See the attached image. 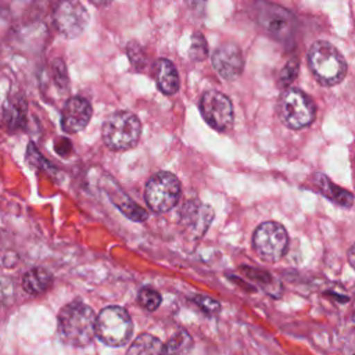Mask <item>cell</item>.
<instances>
[{"mask_svg":"<svg viewBox=\"0 0 355 355\" xmlns=\"http://www.w3.org/2000/svg\"><path fill=\"white\" fill-rule=\"evenodd\" d=\"M57 331L62 343L85 347L96 336L94 311L82 301H72L61 308L57 318Z\"/></svg>","mask_w":355,"mask_h":355,"instance_id":"1","label":"cell"},{"mask_svg":"<svg viewBox=\"0 0 355 355\" xmlns=\"http://www.w3.org/2000/svg\"><path fill=\"white\" fill-rule=\"evenodd\" d=\"M308 65L315 79L323 86L340 83L347 73V62L338 49L326 40L315 42L308 51Z\"/></svg>","mask_w":355,"mask_h":355,"instance_id":"2","label":"cell"},{"mask_svg":"<svg viewBox=\"0 0 355 355\" xmlns=\"http://www.w3.org/2000/svg\"><path fill=\"white\" fill-rule=\"evenodd\" d=\"M101 133L108 148L123 151L137 144L141 133V123L135 114L129 111H116L105 118Z\"/></svg>","mask_w":355,"mask_h":355,"instance_id":"3","label":"cell"},{"mask_svg":"<svg viewBox=\"0 0 355 355\" xmlns=\"http://www.w3.org/2000/svg\"><path fill=\"white\" fill-rule=\"evenodd\" d=\"M133 334V322L122 306L111 305L96 316V336L110 347L125 345Z\"/></svg>","mask_w":355,"mask_h":355,"instance_id":"4","label":"cell"},{"mask_svg":"<svg viewBox=\"0 0 355 355\" xmlns=\"http://www.w3.org/2000/svg\"><path fill=\"white\" fill-rule=\"evenodd\" d=\"M277 114L283 123L291 129L309 126L316 115L313 100L300 89H286L277 101Z\"/></svg>","mask_w":355,"mask_h":355,"instance_id":"5","label":"cell"},{"mask_svg":"<svg viewBox=\"0 0 355 355\" xmlns=\"http://www.w3.org/2000/svg\"><path fill=\"white\" fill-rule=\"evenodd\" d=\"M182 186L179 179L166 171L154 173L146 183L144 200L148 208L157 214L171 211L180 198Z\"/></svg>","mask_w":355,"mask_h":355,"instance_id":"6","label":"cell"},{"mask_svg":"<svg viewBox=\"0 0 355 355\" xmlns=\"http://www.w3.org/2000/svg\"><path fill=\"white\" fill-rule=\"evenodd\" d=\"M288 241L286 227L275 220L261 223L252 234V247L257 255L266 262L280 261L287 252Z\"/></svg>","mask_w":355,"mask_h":355,"instance_id":"7","label":"cell"},{"mask_svg":"<svg viewBox=\"0 0 355 355\" xmlns=\"http://www.w3.org/2000/svg\"><path fill=\"white\" fill-rule=\"evenodd\" d=\"M200 111L204 121L218 132H225L233 125L234 114L229 97L218 90L209 89L201 94Z\"/></svg>","mask_w":355,"mask_h":355,"instance_id":"8","label":"cell"},{"mask_svg":"<svg viewBox=\"0 0 355 355\" xmlns=\"http://www.w3.org/2000/svg\"><path fill=\"white\" fill-rule=\"evenodd\" d=\"M54 26L64 37H78L87 26L89 14L79 1H61L54 8Z\"/></svg>","mask_w":355,"mask_h":355,"instance_id":"9","label":"cell"},{"mask_svg":"<svg viewBox=\"0 0 355 355\" xmlns=\"http://www.w3.org/2000/svg\"><path fill=\"white\" fill-rule=\"evenodd\" d=\"M214 219V209L198 201L191 200L184 204L180 211V225L191 239L201 237Z\"/></svg>","mask_w":355,"mask_h":355,"instance_id":"10","label":"cell"},{"mask_svg":"<svg viewBox=\"0 0 355 355\" xmlns=\"http://www.w3.org/2000/svg\"><path fill=\"white\" fill-rule=\"evenodd\" d=\"M262 10H259L258 21L259 24L273 35L279 40H286L293 35L294 29V18L290 11L275 6V4H262Z\"/></svg>","mask_w":355,"mask_h":355,"instance_id":"11","label":"cell"},{"mask_svg":"<svg viewBox=\"0 0 355 355\" xmlns=\"http://www.w3.org/2000/svg\"><path fill=\"white\" fill-rule=\"evenodd\" d=\"M212 65L226 80L239 78L244 68V58L240 47L234 43L220 44L212 53Z\"/></svg>","mask_w":355,"mask_h":355,"instance_id":"12","label":"cell"},{"mask_svg":"<svg viewBox=\"0 0 355 355\" xmlns=\"http://www.w3.org/2000/svg\"><path fill=\"white\" fill-rule=\"evenodd\" d=\"M90 118V103L80 96L71 97L65 101L61 111V129L65 133H78L87 126Z\"/></svg>","mask_w":355,"mask_h":355,"instance_id":"13","label":"cell"},{"mask_svg":"<svg viewBox=\"0 0 355 355\" xmlns=\"http://www.w3.org/2000/svg\"><path fill=\"white\" fill-rule=\"evenodd\" d=\"M154 75L158 89L168 96H172L179 89V73L172 64V61L166 58H158L154 64Z\"/></svg>","mask_w":355,"mask_h":355,"instance_id":"14","label":"cell"},{"mask_svg":"<svg viewBox=\"0 0 355 355\" xmlns=\"http://www.w3.org/2000/svg\"><path fill=\"white\" fill-rule=\"evenodd\" d=\"M53 284V275L44 268H32L22 276V288L31 295H40Z\"/></svg>","mask_w":355,"mask_h":355,"instance_id":"15","label":"cell"},{"mask_svg":"<svg viewBox=\"0 0 355 355\" xmlns=\"http://www.w3.org/2000/svg\"><path fill=\"white\" fill-rule=\"evenodd\" d=\"M108 197L111 198V201L115 204V207L125 214L129 219L136 220V222H141L147 219V212L136 202H133L123 191L121 190H108L105 189Z\"/></svg>","mask_w":355,"mask_h":355,"instance_id":"16","label":"cell"},{"mask_svg":"<svg viewBox=\"0 0 355 355\" xmlns=\"http://www.w3.org/2000/svg\"><path fill=\"white\" fill-rule=\"evenodd\" d=\"M126 355H165L162 341L151 334H140L130 344Z\"/></svg>","mask_w":355,"mask_h":355,"instance_id":"17","label":"cell"},{"mask_svg":"<svg viewBox=\"0 0 355 355\" xmlns=\"http://www.w3.org/2000/svg\"><path fill=\"white\" fill-rule=\"evenodd\" d=\"M3 119L10 130H18L25 126V104L21 100L8 98L3 105Z\"/></svg>","mask_w":355,"mask_h":355,"instance_id":"18","label":"cell"},{"mask_svg":"<svg viewBox=\"0 0 355 355\" xmlns=\"http://www.w3.org/2000/svg\"><path fill=\"white\" fill-rule=\"evenodd\" d=\"M316 183H318V187L320 189V191L327 197L330 198L331 201L343 205V207H351L352 205V193L351 191H347L338 186H336L334 183H331L324 175L319 176L316 179Z\"/></svg>","mask_w":355,"mask_h":355,"instance_id":"19","label":"cell"},{"mask_svg":"<svg viewBox=\"0 0 355 355\" xmlns=\"http://www.w3.org/2000/svg\"><path fill=\"white\" fill-rule=\"evenodd\" d=\"M164 347L165 355H189L193 349V338L186 330H179Z\"/></svg>","mask_w":355,"mask_h":355,"instance_id":"20","label":"cell"},{"mask_svg":"<svg viewBox=\"0 0 355 355\" xmlns=\"http://www.w3.org/2000/svg\"><path fill=\"white\" fill-rule=\"evenodd\" d=\"M137 300H139V304L144 309H147L150 312L155 311L161 305V301H162L161 294L155 288H153V287H143L139 291Z\"/></svg>","mask_w":355,"mask_h":355,"instance_id":"21","label":"cell"},{"mask_svg":"<svg viewBox=\"0 0 355 355\" xmlns=\"http://www.w3.org/2000/svg\"><path fill=\"white\" fill-rule=\"evenodd\" d=\"M190 57L196 61H201L208 55V46H207V40L205 37L200 33L196 32L191 37V46H190Z\"/></svg>","mask_w":355,"mask_h":355,"instance_id":"22","label":"cell"},{"mask_svg":"<svg viewBox=\"0 0 355 355\" xmlns=\"http://www.w3.org/2000/svg\"><path fill=\"white\" fill-rule=\"evenodd\" d=\"M194 302L208 315H214L218 313L220 311V304L218 301H215L214 298H209L207 295H196L194 297Z\"/></svg>","mask_w":355,"mask_h":355,"instance_id":"23","label":"cell"},{"mask_svg":"<svg viewBox=\"0 0 355 355\" xmlns=\"http://www.w3.org/2000/svg\"><path fill=\"white\" fill-rule=\"evenodd\" d=\"M298 72V62L297 60H291L286 64V68L282 71L280 75V85L282 86H287L290 82L294 80V78L297 76Z\"/></svg>","mask_w":355,"mask_h":355,"instance_id":"24","label":"cell"},{"mask_svg":"<svg viewBox=\"0 0 355 355\" xmlns=\"http://www.w3.org/2000/svg\"><path fill=\"white\" fill-rule=\"evenodd\" d=\"M12 295V286L10 283V279L0 276V300L7 301Z\"/></svg>","mask_w":355,"mask_h":355,"instance_id":"25","label":"cell"},{"mask_svg":"<svg viewBox=\"0 0 355 355\" xmlns=\"http://www.w3.org/2000/svg\"><path fill=\"white\" fill-rule=\"evenodd\" d=\"M352 251H354V247H351V248H349V252H348V258H349V262H351V265H354V261H352V257H354V254H352Z\"/></svg>","mask_w":355,"mask_h":355,"instance_id":"26","label":"cell"}]
</instances>
